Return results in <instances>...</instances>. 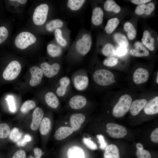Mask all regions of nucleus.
I'll use <instances>...</instances> for the list:
<instances>
[{
    "instance_id": "1",
    "label": "nucleus",
    "mask_w": 158,
    "mask_h": 158,
    "mask_svg": "<svg viewBox=\"0 0 158 158\" xmlns=\"http://www.w3.org/2000/svg\"><path fill=\"white\" fill-rule=\"evenodd\" d=\"M132 98L129 95H122L114 107L113 114L116 118L123 116L129 110L132 102Z\"/></svg>"
},
{
    "instance_id": "2",
    "label": "nucleus",
    "mask_w": 158,
    "mask_h": 158,
    "mask_svg": "<svg viewBox=\"0 0 158 158\" xmlns=\"http://www.w3.org/2000/svg\"><path fill=\"white\" fill-rule=\"evenodd\" d=\"M92 44V40L90 35L88 33H85L75 41V50L79 55L85 56L90 51Z\"/></svg>"
},
{
    "instance_id": "3",
    "label": "nucleus",
    "mask_w": 158,
    "mask_h": 158,
    "mask_svg": "<svg viewBox=\"0 0 158 158\" xmlns=\"http://www.w3.org/2000/svg\"><path fill=\"white\" fill-rule=\"evenodd\" d=\"M93 78L96 83L102 86L109 85L115 81L113 74L105 69H100L96 71L93 74Z\"/></svg>"
},
{
    "instance_id": "4",
    "label": "nucleus",
    "mask_w": 158,
    "mask_h": 158,
    "mask_svg": "<svg viewBox=\"0 0 158 158\" xmlns=\"http://www.w3.org/2000/svg\"><path fill=\"white\" fill-rule=\"evenodd\" d=\"M36 40V37L32 34L24 32L20 33L16 37L15 44L18 48L23 49L34 43Z\"/></svg>"
},
{
    "instance_id": "5",
    "label": "nucleus",
    "mask_w": 158,
    "mask_h": 158,
    "mask_svg": "<svg viewBox=\"0 0 158 158\" xmlns=\"http://www.w3.org/2000/svg\"><path fill=\"white\" fill-rule=\"evenodd\" d=\"M49 8L46 4H41L35 9L33 15L34 23L37 25H43L46 22L49 11Z\"/></svg>"
},
{
    "instance_id": "6",
    "label": "nucleus",
    "mask_w": 158,
    "mask_h": 158,
    "mask_svg": "<svg viewBox=\"0 0 158 158\" xmlns=\"http://www.w3.org/2000/svg\"><path fill=\"white\" fill-rule=\"evenodd\" d=\"M21 69V66L17 61H13L10 62L4 71L3 76L7 80H12L18 76Z\"/></svg>"
},
{
    "instance_id": "7",
    "label": "nucleus",
    "mask_w": 158,
    "mask_h": 158,
    "mask_svg": "<svg viewBox=\"0 0 158 158\" xmlns=\"http://www.w3.org/2000/svg\"><path fill=\"white\" fill-rule=\"evenodd\" d=\"M106 132L110 136L115 138H122L127 133L125 127L118 124L109 123L106 125Z\"/></svg>"
},
{
    "instance_id": "8",
    "label": "nucleus",
    "mask_w": 158,
    "mask_h": 158,
    "mask_svg": "<svg viewBox=\"0 0 158 158\" xmlns=\"http://www.w3.org/2000/svg\"><path fill=\"white\" fill-rule=\"evenodd\" d=\"M40 67L43 74L46 77L51 78L57 74L60 70V66L57 63L50 65L45 62L41 64Z\"/></svg>"
},
{
    "instance_id": "9",
    "label": "nucleus",
    "mask_w": 158,
    "mask_h": 158,
    "mask_svg": "<svg viewBox=\"0 0 158 158\" xmlns=\"http://www.w3.org/2000/svg\"><path fill=\"white\" fill-rule=\"evenodd\" d=\"M31 78L29 83L32 86L38 85L41 83L43 75V73L41 68L37 66L31 67L30 69Z\"/></svg>"
},
{
    "instance_id": "10",
    "label": "nucleus",
    "mask_w": 158,
    "mask_h": 158,
    "mask_svg": "<svg viewBox=\"0 0 158 158\" xmlns=\"http://www.w3.org/2000/svg\"><path fill=\"white\" fill-rule=\"evenodd\" d=\"M149 73L146 69L139 68L136 69L133 75V80L136 84H139L146 82L149 78Z\"/></svg>"
},
{
    "instance_id": "11",
    "label": "nucleus",
    "mask_w": 158,
    "mask_h": 158,
    "mask_svg": "<svg viewBox=\"0 0 158 158\" xmlns=\"http://www.w3.org/2000/svg\"><path fill=\"white\" fill-rule=\"evenodd\" d=\"M44 116V112L40 108H36L33 111L30 128L33 130H36L38 128Z\"/></svg>"
},
{
    "instance_id": "12",
    "label": "nucleus",
    "mask_w": 158,
    "mask_h": 158,
    "mask_svg": "<svg viewBox=\"0 0 158 158\" xmlns=\"http://www.w3.org/2000/svg\"><path fill=\"white\" fill-rule=\"evenodd\" d=\"M134 48L130 50V54L133 56L140 57L148 56L149 52L141 42H136L134 44Z\"/></svg>"
},
{
    "instance_id": "13",
    "label": "nucleus",
    "mask_w": 158,
    "mask_h": 158,
    "mask_svg": "<svg viewBox=\"0 0 158 158\" xmlns=\"http://www.w3.org/2000/svg\"><path fill=\"white\" fill-rule=\"evenodd\" d=\"M87 102V99L85 97L80 95H77L70 99L69 104L72 109H78L84 107L86 105Z\"/></svg>"
},
{
    "instance_id": "14",
    "label": "nucleus",
    "mask_w": 158,
    "mask_h": 158,
    "mask_svg": "<svg viewBox=\"0 0 158 158\" xmlns=\"http://www.w3.org/2000/svg\"><path fill=\"white\" fill-rule=\"evenodd\" d=\"M89 83L88 77L86 75H83L76 76L75 77L73 80L75 88L79 91L85 90L88 86Z\"/></svg>"
},
{
    "instance_id": "15",
    "label": "nucleus",
    "mask_w": 158,
    "mask_h": 158,
    "mask_svg": "<svg viewBox=\"0 0 158 158\" xmlns=\"http://www.w3.org/2000/svg\"><path fill=\"white\" fill-rule=\"evenodd\" d=\"M85 119V116L82 114L75 113L71 115L70 117V123L71 127L74 131H76L80 128Z\"/></svg>"
},
{
    "instance_id": "16",
    "label": "nucleus",
    "mask_w": 158,
    "mask_h": 158,
    "mask_svg": "<svg viewBox=\"0 0 158 158\" xmlns=\"http://www.w3.org/2000/svg\"><path fill=\"white\" fill-rule=\"evenodd\" d=\"M104 12L101 8L99 7L95 8L92 11L91 21L92 24L95 26L101 25L102 23Z\"/></svg>"
},
{
    "instance_id": "17",
    "label": "nucleus",
    "mask_w": 158,
    "mask_h": 158,
    "mask_svg": "<svg viewBox=\"0 0 158 158\" xmlns=\"http://www.w3.org/2000/svg\"><path fill=\"white\" fill-rule=\"evenodd\" d=\"M147 101L144 99L134 101L131 104L130 110V113L133 116L138 114L146 104Z\"/></svg>"
},
{
    "instance_id": "18",
    "label": "nucleus",
    "mask_w": 158,
    "mask_h": 158,
    "mask_svg": "<svg viewBox=\"0 0 158 158\" xmlns=\"http://www.w3.org/2000/svg\"><path fill=\"white\" fill-rule=\"evenodd\" d=\"M74 131L71 128L68 126H62L59 128L56 131L54 135L55 139L57 140L64 139L69 136Z\"/></svg>"
},
{
    "instance_id": "19",
    "label": "nucleus",
    "mask_w": 158,
    "mask_h": 158,
    "mask_svg": "<svg viewBox=\"0 0 158 158\" xmlns=\"http://www.w3.org/2000/svg\"><path fill=\"white\" fill-rule=\"evenodd\" d=\"M144 111L147 115H153L158 113V97L154 98L144 107Z\"/></svg>"
},
{
    "instance_id": "20",
    "label": "nucleus",
    "mask_w": 158,
    "mask_h": 158,
    "mask_svg": "<svg viewBox=\"0 0 158 158\" xmlns=\"http://www.w3.org/2000/svg\"><path fill=\"white\" fill-rule=\"evenodd\" d=\"M142 41L143 45L150 50H154L155 40L149 31L145 30L143 32Z\"/></svg>"
},
{
    "instance_id": "21",
    "label": "nucleus",
    "mask_w": 158,
    "mask_h": 158,
    "mask_svg": "<svg viewBox=\"0 0 158 158\" xmlns=\"http://www.w3.org/2000/svg\"><path fill=\"white\" fill-rule=\"evenodd\" d=\"M59 82L60 85L56 89V94L58 96L61 97L66 94L70 83V80L68 77L64 76L60 79Z\"/></svg>"
},
{
    "instance_id": "22",
    "label": "nucleus",
    "mask_w": 158,
    "mask_h": 158,
    "mask_svg": "<svg viewBox=\"0 0 158 158\" xmlns=\"http://www.w3.org/2000/svg\"><path fill=\"white\" fill-rule=\"evenodd\" d=\"M68 158H86L84 150L77 146L70 147L67 152Z\"/></svg>"
},
{
    "instance_id": "23",
    "label": "nucleus",
    "mask_w": 158,
    "mask_h": 158,
    "mask_svg": "<svg viewBox=\"0 0 158 158\" xmlns=\"http://www.w3.org/2000/svg\"><path fill=\"white\" fill-rule=\"evenodd\" d=\"M104 158H120L119 150L115 145L110 144L105 149L104 154Z\"/></svg>"
},
{
    "instance_id": "24",
    "label": "nucleus",
    "mask_w": 158,
    "mask_h": 158,
    "mask_svg": "<svg viewBox=\"0 0 158 158\" xmlns=\"http://www.w3.org/2000/svg\"><path fill=\"white\" fill-rule=\"evenodd\" d=\"M45 99L47 105L51 108L56 109L59 105V100L56 95L52 92H49L46 94Z\"/></svg>"
},
{
    "instance_id": "25",
    "label": "nucleus",
    "mask_w": 158,
    "mask_h": 158,
    "mask_svg": "<svg viewBox=\"0 0 158 158\" xmlns=\"http://www.w3.org/2000/svg\"><path fill=\"white\" fill-rule=\"evenodd\" d=\"M47 51L49 55L52 57H59L63 53V49L61 47L53 44H48Z\"/></svg>"
},
{
    "instance_id": "26",
    "label": "nucleus",
    "mask_w": 158,
    "mask_h": 158,
    "mask_svg": "<svg viewBox=\"0 0 158 158\" xmlns=\"http://www.w3.org/2000/svg\"><path fill=\"white\" fill-rule=\"evenodd\" d=\"M63 25V22L60 19L51 20L48 22L46 25V28L49 32H51L58 29H60Z\"/></svg>"
},
{
    "instance_id": "27",
    "label": "nucleus",
    "mask_w": 158,
    "mask_h": 158,
    "mask_svg": "<svg viewBox=\"0 0 158 158\" xmlns=\"http://www.w3.org/2000/svg\"><path fill=\"white\" fill-rule=\"evenodd\" d=\"M104 9L108 11L113 12L117 13L121 10L120 7L113 0H107L104 2Z\"/></svg>"
},
{
    "instance_id": "28",
    "label": "nucleus",
    "mask_w": 158,
    "mask_h": 158,
    "mask_svg": "<svg viewBox=\"0 0 158 158\" xmlns=\"http://www.w3.org/2000/svg\"><path fill=\"white\" fill-rule=\"evenodd\" d=\"M123 28L130 40H133L135 38L137 31L135 27L130 22H126L124 24Z\"/></svg>"
},
{
    "instance_id": "29",
    "label": "nucleus",
    "mask_w": 158,
    "mask_h": 158,
    "mask_svg": "<svg viewBox=\"0 0 158 158\" xmlns=\"http://www.w3.org/2000/svg\"><path fill=\"white\" fill-rule=\"evenodd\" d=\"M119 21L117 18H114L108 20L105 27L106 33L110 34L112 33L118 26Z\"/></svg>"
},
{
    "instance_id": "30",
    "label": "nucleus",
    "mask_w": 158,
    "mask_h": 158,
    "mask_svg": "<svg viewBox=\"0 0 158 158\" xmlns=\"http://www.w3.org/2000/svg\"><path fill=\"white\" fill-rule=\"evenodd\" d=\"M40 131L41 134L46 135L49 131L51 128V122L48 118L45 117L42 120L39 126Z\"/></svg>"
},
{
    "instance_id": "31",
    "label": "nucleus",
    "mask_w": 158,
    "mask_h": 158,
    "mask_svg": "<svg viewBox=\"0 0 158 158\" xmlns=\"http://www.w3.org/2000/svg\"><path fill=\"white\" fill-rule=\"evenodd\" d=\"M115 41L119 46L127 48L129 45V42L126 36L122 33L117 32L113 36Z\"/></svg>"
},
{
    "instance_id": "32",
    "label": "nucleus",
    "mask_w": 158,
    "mask_h": 158,
    "mask_svg": "<svg viewBox=\"0 0 158 158\" xmlns=\"http://www.w3.org/2000/svg\"><path fill=\"white\" fill-rule=\"evenodd\" d=\"M85 1L84 0H69L67 1V6L71 10L77 11L82 7Z\"/></svg>"
},
{
    "instance_id": "33",
    "label": "nucleus",
    "mask_w": 158,
    "mask_h": 158,
    "mask_svg": "<svg viewBox=\"0 0 158 158\" xmlns=\"http://www.w3.org/2000/svg\"><path fill=\"white\" fill-rule=\"evenodd\" d=\"M54 36L55 40L61 47H65L67 45V40L63 36L62 32L61 29H58L54 31Z\"/></svg>"
},
{
    "instance_id": "34",
    "label": "nucleus",
    "mask_w": 158,
    "mask_h": 158,
    "mask_svg": "<svg viewBox=\"0 0 158 158\" xmlns=\"http://www.w3.org/2000/svg\"><path fill=\"white\" fill-rule=\"evenodd\" d=\"M102 51L104 56L108 57H114L116 55L115 48L113 45L110 43L106 44Z\"/></svg>"
},
{
    "instance_id": "35",
    "label": "nucleus",
    "mask_w": 158,
    "mask_h": 158,
    "mask_svg": "<svg viewBox=\"0 0 158 158\" xmlns=\"http://www.w3.org/2000/svg\"><path fill=\"white\" fill-rule=\"evenodd\" d=\"M23 134L18 128H14L11 131L9 138L13 142H17L22 138Z\"/></svg>"
},
{
    "instance_id": "36",
    "label": "nucleus",
    "mask_w": 158,
    "mask_h": 158,
    "mask_svg": "<svg viewBox=\"0 0 158 158\" xmlns=\"http://www.w3.org/2000/svg\"><path fill=\"white\" fill-rule=\"evenodd\" d=\"M36 105L35 102L32 100H28L25 101L22 104L20 111L23 114L28 112L29 111L34 108Z\"/></svg>"
},
{
    "instance_id": "37",
    "label": "nucleus",
    "mask_w": 158,
    "mask_h": 158,
    "mask_svg": "<svg viewBox=\"0 0 158 158\" xmlns=\"http://www.w3.org/2000/svg\"><path fill=\"white\" fill-rule=\"evenodd\" d=\"M10 128L6 123L0 124V138L4 139L7 137L10 132Z\"/></svg>"
},
{
    "instance_id": "38",
    "label": "nucleus",
    "mask_w": 158,
    "mask_h": 158,
    "mask_svg": "<svg viewBox=\"0 0 158 158\" xmlns=\"http://www.w3.org/2000/svg\"><path fill=\"white\" fill-rule=\"evenodd\" d=\"M118 59L114 57H108L103 61V64L108 67H113L116 65L118 63Z\"/></svg>"
},
{
    "instance_id": "39",
    "label": "nucleus",
    "mask_w": 158,
    "mask_h": 158,
    "mask_svg": "<svg viewBox=\"0 0 158 158\" xmlns=\"http://www.w3.org/2000/svg\"><path fill=\"white\" fill-rule=\"evenodd\" d=\"M83 141V143L90 149L95 150L97 149L96 144L91 140V138H84Z\"/></svg>"
},
{
    "instance_id": "40",
    "label": "nucleus",
    "mask_w": 158,
    "mask_h": 158,
    "mask_svg": "<svg viewBox=\"0 0 158 158\" xmlns=\"http://www.w3.org/2000/svg\"><path fill=\"white\" fill-rule=\"evenodd\" d=\"M138 158H151V156L149 152L145 150H138L136 152Z\"/></svg>"
},
{
    "instance_id": "41",
    "label": "nucleus",
    "mask_w": 158,
    "mask_h": 158,
    "mask_svg": "<svg viewBox=\"0 0 158 158\" xmlns=\"http://www.w3.org/2000/svg\"><path fill=\"white\" fill-rule=\"evenodd\" d=\"M6 99L8 102L10 110L14 112L16 110V107L13 97L12 95H8Z\"/></svg>"
},
{
    "instance_id": "42",
    "label": "nucleus",
    "mask_w": 158,
    "mask_h": 158,
    "mask_svg": "<svg viewBox=\"0 0 158 158\" xmlns=\"http://www.w3.org/2000/svg\"><path fill=\"white\" fill-rule=\"evenodd\" d=\"M8 34V31L5 27H0V44L4 42L6 39Z\"/></svg>"
},
{
    "instance_id": "43",
    "label": "nucleus",
    "mask_w": 158,
    "mask_h": 158,
    "mask_svg": "<svg viewBox=\"0 0 158 158\" xmlns=\"http://www.w3.org/2000/svg\"><path fill=\"white\" fill-rule=\"evenodd\" d=\"M31 140L32 137L30 135L27 134L16 143L18 146H24L27 144L28 142L30 141Z\"/></svg>"
},
{
    "instance_id": "44",
    "label": "nucleus",
    "mask_w": 158,
    "mask_h": 158,
    "mask_svg": "<svg viewBox=\"0 0 158 158\" xmlns=\"http://www.w3.org/2000/svg\"><path fill=\"white\" fill-rule=\"evenodd\" d=\"M96 137L98 140V142L100 144L99 147L102 150L105 149L107 146V143L105 140L103 136L101 134L96 135Z\"/></svg>"
},
{
    "instance_id": "45",
    "label": "nucleus",
    "mask_w": 158,
    "mask_h": 158,
    "mask_svg": "<svg viewBox=\"0 0 158 158\" xmlns=\"http://www.w3.org/2000/svg\"><path fill=\"white\" fill-rule=\"evenodd\" d=\"M146 4H144L138 5L135 8V12L138 15H141L145 13Z\"/></svg>"
},
{
    "instance_id": "46",
    "label": "nucleus",
    "mask_w": 158,
    "mask_h": 158,
    "mask_svg": "<svg viewBox=\"0 0 158 158\" xmlns=\"http://www.w3.org/2000/svg\"><path fill=\"white\" fill-rule=\"evenodd\" d=\"M127 52L126 48L120 46L118 47L115 50L116 55L120 57L125 55Z\"/></svg>"
},
{
    "instance_id": "47",
    "label": "nucleus",
    "mask_w": 158,
    "mask_h": 158,
    "mask_svg": "<svg viewBox=\"0 0 158 158\" xmlns=\"http://www.w3.org/2000/svg\"><path fill=\"white\" fill-rule=\"evenodd\" d=\"M155 8L154 4L151 2L149 3L146 6L145 14L149 15L153 12Z\"/></svg>"
},
{
    "instance_id": "48",
    "label": "nucleus",
    "mask_w": 158,
    "mask_h": 158,
    "mask_svg": "<svg viewBox=\"0 0 158 158\" xmlns=\"http://www.w3.org/2000/svg\"><path fill=\"white\" fill-rule=\"evenodd\" d=\"M151 141L155 143H158V128L154 130L151 135Z\"/></svg>"
},
{
    "instance_id": "49",
    "label": "nucleus",
    "mask_w": 158,
    "mask_h": 158,
    "mask_svg": "<svg viewBox=\"0 0 158 158\" xmlns=\"http://www.w3.org/2000/svg\"><path fill=\"white\" fill-rule=\"evenodd\" d=\"M26 154L22 150H19L16 151L14 154L12 158H26Z\"/></svg>"
},
{
    "instance_id": "50",
    "label": "nucleus",
    "mask_w": 158,
    "mask_h": 158,
    "mask_svg": "<svg viewBox=\"0 0 158 158\" xmlns=\"http://www.w3.org/2000/svg\"><path fill=\"white\" fill-rule=\"evenodd\" d=\"M34 152L35 158H40L42 155V151L41 149L36 147L34 149Z\"/></svg>"
},
{
    "instance_id": "51",
    "label": "nucleus",
    "mask_w": 158,
    "mask_h": 158,
    "mask_svg": "<svg viewBox=\"0 0 158 158\" xmlns=\"http://www.w3.org/2000/svg\"><path fill=\"white\" fill-rule=\"evenodd\" d=\"M151 1L150 0H131V1L133 4L139 5L145 4Z\"/></svg>"
},
{
    "instance_id": "52",
    "label": "nucleus",
    "mask_w": 158,
    "mask_h": 158,
    "mask_svg": "<svg viewBox=\"0 0 158 158\" xmlns=\"http://www.w3.org/2000/svg\"><path fill=\"white\" fill-rule=\"evenodd\" d=\"M136 147L138 150H141L143 148V145L140 143H137L136 145Z\"/></svg>"
},
{
    "instance_id": "53",
    "label": "nucleus",
    "mask_w": 158,
    "mask_h": 158,
    "mask_svg": "<svg viewBox=\"0 0 158 158\" xmlns=\"http://www.w3.org/2000/svg\"><path fill=\"white\" fill-rule=\"evenodd\" d=\"M10 1L17 2L21 4H24L27 1L26 0H10Z\"/></svg>"
},
{
    "instance_id": "54",
    "label": "nucleus",
    "mask_w": 158,
    "mask_h": 158,
    "mask_svg": "<svg viewBox=\"0 0 158 158\" xmlns=\"http://www.w3.org/2000/svg\"><path fill=\"white\" fill-rule=\"evenodd\" d=\"M158 72H157V78H156V82H157V83H158Z\"/></svg>"
},
{
    "instance_id": "55",
    "label": "nucleus",
    "mask_w": 158,
    "mask_h": 158,
    "mask_svg": "<svg viewBox=\"0 0 158 158\" xmlns=\"http://www.w3.org/2000/svg\"><path fill=\"white\" fill-rule=\"evenodd\" d=\"M28 158H35L33 157L31 155H30L29 157H28Z\"/></svg>"
}]
</instances>
